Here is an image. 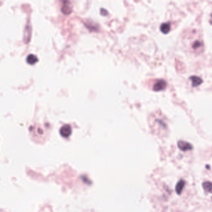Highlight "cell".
I'll return each mask as SVG.
<instances>
[{"label":"cell","mask_w":212,"mask_h":212,"mask_svg":"<svg viewBox=\"0 0 212 212\" xmlns=\"http://www.w3.org/2000/svg\"><path fill=\"white\" fill-rule=\"evenodd\" d=\"M201 47V43L200 41H198V40L195 41L192 45V47L194 49H198Z\"/></svg>","instance_id":"9c48e42d"},{"label":"cell","mask_w":212,"mask_h":212,"mask_svg":"<svg viewBox=\"0 0 212 212\" xmlns=\"http://www.w3.org/2000/svg\"><path fill=\"white\" fill-rule=\"evenodd\" d=\"M190 79L192 81V83L193 87L198 86L200 85L203 82V81H202V79H201V78H200L199 77H196V76H192V77H190Z\"/></svg>","instance_id":"5b68a950"},{"label":"cell","mask_w":212,"mask_h":212,"mask_svg":"<svg viewBox=\"0 0 212 212\" xmlns=\"http://www.w3.org/2000/svg\"><path fill=\"white\" fill-rule=\"evenodd\" d=\"M185 184V182L182 179L180 180L178 183H177V184L175 185V192L178 195L181 194L182 192V190L184 188Z\"/></svg>","instance_id":"277c9868"},{"label":"cell","mask_w":212,"mask_h":212,"mask_svg":"<svg viewBox=\"0 0 212 212\" xmlns=\"http://www.w3.org/2000/svg\"><path fill=\"white\" fill-rule=\"evenodd\" d=\"M160 29L163 34H167L170 31V25L169 23H163L160 25Z\"/></svg>","instance_id":"8992f818"},{"label":"cell","mask_w":212,"mask_h":212,"mask_svg":"<svg viewBox=\"0 0 212 212\" xmlns=\"http://www.w3.org/2000/svg\"><path fill=\"white\" fill-rule=\"evenodd\" d=\"M72 127L69 125H65L60 128V133L62 137L65 138H68L72 133Z\"/></svg>","instance_id":"7a4b0ae2"},{"label":"cell","mask_w":212,"mask_h":212,"mask_svg":"<svg viewBox=\"0 0 212 212\" xmlns=\"http://www.w3.org/2000/svg\"><path fill=\"white\" fill-rule=\"evenodd\" d=\"M177 145H178V147L183 151L191 150L192 149V145L184 140L179 141L177 143Z\"/></svg>","instance_id":"3957f363"},{"label":"cell","mask_w":212,"mask_h":212,"mask_svg":"<svg viewBox=\"0 0 212 212\" xmlns=\"http://www.w3.org/2000/svg\"><path fill=\"white\" fill-rule=\"evenodd\" d=\"M167 87V83L163 79L158 80L154 85L153 89L154 91H160L164 90Z\"/></svg>","instance_id":"6da1fadb"},{"label":"cell","mask_w":212,"mask_h":212,"mask_svg":"<svg viewBox=\"0 0 212 212\" xmlns=\"http://www.w3.org/2000/svg\"><path fill=\"white\" fill-rule=\"evenodd\" d=\"M38 61V58H37L36 56H35L34 55H29V56L27 58V62L29 64L31 65H34L36 63H37Z\"/></svg>","instance_id":"52a82bcc"},{"label":"cell","mask_w":212,"mask_h":212,"mask_svg":"<svg viewBox=\"0 0 212 212\" xmlns=\"http://www.w3.org/2000/svg\"><path fill=\"white\" fill-rule=\"evenodd\" d=\"M204 190L209 193L212 194V183L210 182H204L202 184Z\"/></svg>","instance_id":"ba28073f"}]
</instances>
